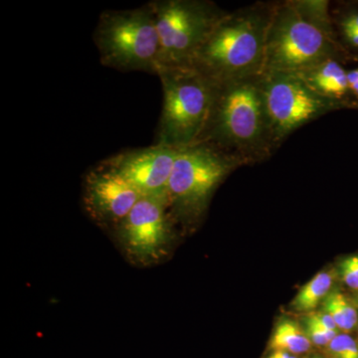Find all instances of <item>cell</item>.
Returning <instances> with one entry per match:
<instances>
[{
    "mask_svg": "<svg viewBox=\"0 0 358 358\" xmlns=\"http://www.w3.org/2000/svg\"><path fill=\"white\" fill-rule=\"evenodd\" d=\"M348 81L350 87L358 83V68L357 69L348 72Z\"/></svg>",
    "mask_w": 358,
    "mask_h": 358,
    "instance_id": "cell-21",
    "label": "cell"
},
{
    "mask_svg": "<svg viewBox=\"0 0 358 358\" xmlns=\"http://www.w3.org/2000/svg\"><path fill=\"white\" fill-rule=\"evenodd\" d=\"M157 75L164 91L157 145L178 150L194 145L208 122L217 84L192 66L160 67Z\"/></svg>",
    "mask_w": 358,
    "mask_h": 358,
    "instance_id": "cell-3",
    "label": "cell"
},
{
    "mask_svg": "<svg viewBox=\"0 0 358 358\" xmlns=\"http://www.w3.org/2000/svg\"><path fill=\"white\" fill-rule=\"evenodd\" d=\"M355 307H357L358 308V299H357V300H355Z\"/></svg>",
    "mask_w": 358,
    "mask_h": 358,
    "instance_id": "cell-24",
    "label": "cell"
},
{
    "mask_svg": "<svg viewBox=\"0 0 358 358\" xmlns=\"http://www.w3.org/2000/svg\"><path fill=\"white\" fill-rule=\"evenodd\" d=\"M327 352L331 358H358V345L348 334H338L327 345Z\"/></svg>",
    "mask_w": 358,
    "mask_h": 358,
    "instance_id": "cell-16",
    "label": "cell"
},
{
    "mask_svg": "<svg viewBox=\"0 0 358 358\" xmlns=\"http://www.w3.org/2000/svg\"><path fill=\"white\" fill-rule=\"evenodd\" d=\"M333 285V275L329 272H320L308 282L299 291L293 301L294 310L299 312H310L315 310L320 301L327 298Z\"/></svg>",
    "mask_w": 358,
    "mask_h": 358,
    "instance_id": "cell-14",
    "label": "cell"
},
{
    "mask_svg": "<svg viewBox=\"0 0 358 358\" xmlns=\"http://www.w3.org/2000/svg\"><path fill=\"white\" fill-rule=\"evenodd\" d=\"M343 30H357L358 31V13L346 16L343 21Z\"/></svg>",
    "mask_w": 358,
    "mask_h": 358,
    "instance_id": "cell-19",
    "label": "cell"
},
{
    "mask_svg": "<svg viewBox=\"0 0 358 358\" xmlns=\"http://www.w3.org/2000/svg\"><path fill=\"white\" fill-rule=\"evenodd\" d=\"M267 358H296L291 353L282 352V350H275L272 355H268Z\"/></svg>",
    "mask_w": 358,
    "mask_h": 358,
    "instance_id": "cell-22",
    "label": "cell"
},
{
    "mask_svg": "<svg viewBox=\"0 0 358 358\" xmlns=\"http://www.w3.org/2000/svg\"><path fill=\"white\" fill-rule=\"evenodd\" d=\"M260 86L271 138L274 141L339 107L336 101L320 96L292 73L262 74Z\"/></svg>",
    "mask_w": 358,
    "mask_h": 358,
    "instance_id": "cell-8",
    "label": "cell"
},
{
    "mask_svg": "<svg viewBox=\"0 0 358 358\" xmlns=\"http://www.w3.org/2000/svg\"><path fill=\"white\" fill-rule=\"evenodd\" d=\"M271 15L254 8L224 14L190 66L216 84L261 76Z\"/></svg>",
    "mask_w": 358,
    "mask_h": 358,
    "instance_id": "cell-1",
    "label": "cell"
},
{
    "mask_svg": "<svg viewBox=\"0 0 358 358\" xmlns=\"http://www.w3.org/2000/svg\"><path fill=\"white\" fill-rule=\"evenodd\" d=\"M271 138L260 76L217 84L208 122L197 143L236 157Z\"/></svg>",
    "mask_w": 358,
    "mask_h": 358,
    "instance_id": "cell-2",
    "label": "cell"
},
{
    "mask_svg": "<svg viewBox=\"0 0 358 358\" xmlns=\"http://www.w3.org/2000/svg\"><path fill=\"white\" fill-rule=\"evenodd\" d=\"M331 34L294 2L278 7L268 23L262 74H298L331 60L336 52Z\"/></svg>",
    "mask_w": 358,
    "mask_h": 358,
    "instance_id": "cell-4",
    "label": "cell"
},
{
    "mask_svg": "<svg viewBox=\"0 0 358 358\" xmlns=\"http://www.w3.org/2000/svg\"><path fill=\"white\" fill-rule=\"evenodd\" d=\"M357 299H358V296H357Z\"/></svg>",
    "mask_w": 358,
    "mask_h": 358,
    "instance_id": "cell-25",
    "label": "cell"
},
{
    "mask_svg": "<svg viewBox=\"0 0 358 358\" xmlns=\"http://www.w3.org/2000/svg\"><path fill=\"white\" fill-rule=\"evenodd\" d=\"M179 150L155 143L152 147L122 152L103 164L126 179L141 196L166 199L167 185Z\"/></svg>",
    "mask_w": 358,
    "mask_h": 358,
    "instance_id": "cell-11",
    "label": "cell"
},
{
    "mask_svg": "<svg viewBox=\"0 0 358 358\" xmlns=\"http://www.w3.org/2000/svg\"><path fill=\"white\" fill-rule=\"evenodd\" d=\"M237 164V157L204 143L181 148L167 185L166 200L174 220L196 221L212 193Z\"/></svg>",
    "mask_w": 358,
    "mask_h": 358,
    "instance_id": "cell-6",
    "label": "cell"
},
{
    "mask_svg": "<svg viewBox=\"0 0 358 358\" xmlns=\"http://www.w3.org/2000/svg\"><path fill=\"white\" fill-rule=\"evenodd\" d=\"M296 75L313 91L331 100H339L350 90L348 72L334 59Z\"/></svg>",
    "mask_w": 358,
    "mask_h": 358,
    "instance_id": "cell-12",
    "label": "cell"
},
{
    "mask_svg": "<svg viewBox=\"0 0 358 358\" xmlns=\"http://www.w3.org/2000/svg\"><path fill=\"white\" fill-rule=\"evenodd\" d=\"M173 222L166 199L143 196L113 234L131 265L152 267L162 262L171 251Z\"/></svg>",
    "mask_w": 358,
    "mask_h": 358,
    "instance_id": "cell-9",
    "label": "cell"
},
{
    "mask_svg": "<svg viewBox=\"0 0 358 358\" xmlns=\"http://www.w3.org/2000/svg\"><path fill=\"white\" fill-rule=\"evenodd\" d=\"M312 348V341L307 334L303 333L300 327L293 322L284 320L275 327L270 341L272 350H282L291 355H301L308 352Z\"/></svg>",
    "mask_w": 358,
    "mask_h": 358,
    "instance_id": "cell-13",
    "label": "cell"
},
{
    "mask_svg": "<svg viewBox=\"0 0 358 358\" xmlns=\"http://www.w3.org/2000/svg\"><path fill=\"white\" fill-rule=\"evenodd\" d=\"M350 90L352 92L353 94H355V96L358 98V83L353 85L352 87H350Z\"/></svg>",
    "mask_w": 358,
    "mask_h": 358,
    "instance_id": "cell-23",
    "label": "cell"
},
{
    "mask_svg": "<svg viewBox=\"0 0 358 358\" xmlns=\"http://www.w3.org/2000/svg\"><path fill=\"white\" fill-rule=\"evenodd\" d=\"M141 197L133 185L103 162L85 176V211L99 227L112 233Z\"/></svg>",
    "mask_w": 358,
    "mask_h": 358,
    "instance_id": "cell-10",
    "label": "cell"
},
{
    "mask_svg": "<svg viewBox=\"0 0 358 358\" xmlns=\"http://www.w3.org/2000/svg\"><path fill=\"white\" fill-rule=\"evenodd\" d=\"M324 312L333 317L338 329L352 331L358 322V315L355 306L346 299L345 294L339 292L327 294L324 305Z\"/></svg>",
    "mask_w": 358,
    "mask_h": 358,
    "instance_id": "cell-15",
    "label": "cell"
},
{
    "mask_svg": "<svg viewBox=\"0 0 358 358\" xmlns=\"http://www.w3.org/2000/svg\"><path fill=\"white\" fill-rule=\"evenodd\" d=\"M346 40L348 43L358 48V31L357 30H343Z\"/></svg>",
    "mask_w": 358,
    "mask_h": 358,
    "instance_id": "cell-20",
    "label": "cell"
},
{
    "mask_svg": "<svg viewBox=\"0 0 358 358\" xmlns=\"http://www.w3.org/2000/svg\"><path fill=\"white\" fill-rule=\"evenodd\" d=\"M306 324H307L306 331H307L308 338H310L312 343L317 345L327 346L338 334V331H331V329H327L313 319L310 315L308 317Z\"/></svg>",
    "mask_w": 358,
    "mask_h": 358,
    "instance_id": "cell-17",
    "label": "cell"
},
{
    "mask_svg": "<svg viewBox=\"0 0 358 358\" xmlns=\"http://www.w3.org/2000/svg\"><path fill=\"white\" fill-rule=\"evenodd\" d=\"M148 3L154 11L159 32V68L190 66L196 52L225 14L210 2L196 0H154Z\"/></svg>",
    "mask_w": 358,
    "mask_h": 358,
    "instance_id": "cell-7",
    "label": "cell"
},
{
    "mask_svg": "<svg viewBox=\"0 0 358 358\" xmlns=\"http://www.w3.org/2000/svg\"><path fill=\"white\" fill-rule=\"evenodd\" d=\"M94 41L102 65L129 72L157 75L159 67V37L150 3L129 10L103 11Z\"/></svg>",
    "mask_w": 358,
    "mask_h": 358,
    "instance_id": "cell-5",
    "label": "cell"
},
{
    "mask_svg": "<svg viewBox=\"0 0 358 358\" xmlns=\"http://www.w3.org/2000/svg\"><path fill=\"white\" fill-rule=\"evenodd\" d=\"M341 275L346 286L358 289V255L348 257L341 262Z\"/></svg>",
    "mask_w": 358,
    "mask_h": 358,
    "instance_id": "cell-18",
    "label": "cell"
}]
</instances>
